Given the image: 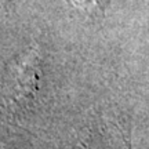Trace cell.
Segmentation results:
<instances>
[{
  "label": "cell",
  "mask_w": 149,
  "mask_h": 149,
  "mask_svg": "<svg viewBox=\"0 0 149 149\" xmlns=\"http://www.w3.org/2000/svg\"><path fill=\"white\" fill-rule=\"evenodd\" d=\"M68 149H131L128 124L98 113L76 131Z\"/></svg>",
  "instance_id": "1"
}]
</instances>
